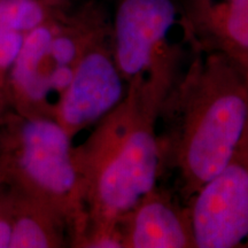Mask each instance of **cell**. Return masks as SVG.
<instances>
[{
  "mask_svg": "<svg viewBox=\"0 0 248 248\" xmlns=\"http://www.w3.org/2000/svg\"><path fill=\"white\" fill-rule=\"evenodd\" d=\"M126 92L128 84L114 57L110 28L104 24L80 55L54 119L73 138L119 106Z\"/></svg>",
  "mask_w": 248,
  "mask_h": 248,
  "instance_id": "cell-6",
  "label": "cell"
},
{
  "mask_svg": "<svg viewBox=\"0 0 248 248\" xmlns=\"http://www.w3.org/2000/svg\"><path fill=\"white\" fill-rule=\"evenodd\" d=\"M245 248H248V243H247L246 245H245Z\"/></svg>",
  "mask_w": 248,
  "mask_h": 248,
  "instance_id": "cell-13",
  "label": "cell"
},
{
  "mask_svg": "<svg viewBox=\"0 0 248 248\" xmlns=\"http://www.w3.org/2000/svg\"><path fill=\"white\" fill-rule=\"evenodd\" d=\"M187 206L195 248H245L248 243V121L230 159Z\"/></svg>",
  "mask_w": 248,
  "mask_h": 248,
  "instance_id": "cell-5",
  "label": "cell"
},
{
  "mask_svg": "<svg viewBox=\"0 0 248 248\" xmlns=\"http://www.w3.org/2000/svg\"><path fill=\"white\" fill-rule=\"evenodd\" d=\"M241 69H243V71L245 73V75H246V78H247V82H248V62L247 63L243 64V66H240Z\"/></svg>",
  "mask_w": 248,
  "mask_h": 248,
  "instance_id": "cell-12",
  "label": "cell"
},
{
  "mask_svg": "<svg viewBox=\"0 0 248 248\" xmlns=\"http://www.w3.org/2000/svg\"><path fill=\"white\" fill-rule=\"evenodd\" d=\"M163 98L146 83H131L88 140L73 147L86 214L75 246L122 248L117 223L159 183L156 120Z\"/></svg>",
  "mask_w": 248,
  "mask_h": 248,
  "instance_id": "cell-2",
  "label": "cell"
},
{
  "mask_svg": "<svg viewBox=\"0 0 248 248\" xmlns=\"http://www.w3.org/2000/svg\"><path fill=\"white\" fill-rule=\"evenodd\" d=\"M26 35L0 26V73L12 69L22 48Z\"/></svg>",
  "mask_w": 248,
  "mask_h": 248,
  "instance_id": "cell-10",
  "label": "cell"
},
{
  "mask_svg": "<svg viewBox=\"0 0 248 248\" xmlns=\"http://www.w3.org/2000/svg\"><path fill=\"white\" fill-rule=\"evenodd\" d=\"M71 139L53 117L30 116L18 136V163L33 199L60 214L75 239L84 230L86 214Z\"/></svg>",
  "mask_w": 248,
  "mask_h": 248,
  "instance_id": "cell-4",
  "label": "cell"
},
{
  "mask_svg": "<svg viewBox=\"0 0 248 248\" xmlns=\"http://www.w3.org/2000/svg\"><path fill=\"white\" fill-rule=\"evenodd\" d=\"M12 235V224L0 218V247H9Z\"/></svg>",
  "mask_w": 248,
  "mask_h": 248,
  "instance_id": "cell-11",
  "label": "cell"
},
{
  "mask_svg": "<svg viewBox=\"0 0 248 248\" xmlns=\"http://www.w3.org/2000/svg\"><path fill=\"white\" fill-rule=\"evenodd\" d=\"M186 24L178 0H117L111 44L126 84L144 82L167 94L183 69L182 45L171 33Z\"/></svg>",
  "mask_w": 248,
  "mask_h": 248,
  "instance_id": "cell-3",
  "label": "cell"
},
{
  "mask_svg": "<svg viewBox=\"0 0 248 248\" xmlns=\"http://www.w3.org/2000/svg\"><path fill=\"white\" fill-rule=\"evenodd\" d=\"M191 51L156 120L159 181L172 176L185 204L223 169L248 121V82L239 64L215 49Z\"/></svg>",
  "mask_w": 248,
  "mask_h": 248,
  "instance_id": "cell-1",
  "label": "cell"
},
{
  "mask_svg": "<svg viewBox=\"0 0 248 248\" xmlns=\"http://www.w3.org/2000/svg\"><path fill=\"white\" fill-rule=\"evenodd\" d=\"M117 229L122 248H195L190 207L159 183L124 214Z\"/></svg>",
  "mask_w": 248,
  "mask_h": 248,
  "instance_id": "cell-7",
  "label": "cell"
},
{
  "mask_svg": "<svg viewBox=\"0 0 248 248\" xmlns=\"http://www.w3.org/2000/svg\"><path fill=\"white\" fill-rule=\"evenodd\" d=\"M192 45L215 49L239 66L248 62V0H185L182 2Z\"/></svg>",
  "mask_w": 248,
  "mask_h": 248,
  "instance_id": "cell-8",
  "label": "cell"
},
{
  "mask_svg": "<svg viewBox=\"0 0 248 248\" xmlns=\"http://www.w3.org/2000/svg\"><path fill=\"white\" fill-rule=\"evenodd\" d=\"M54 16L40 0H0V26L24 35Z\"/></svg>",
  "mask_w": 248,
  "mask_h": 248,
  "instance_id": "cell-9",
  "label": "cell"
}]
</instances>
